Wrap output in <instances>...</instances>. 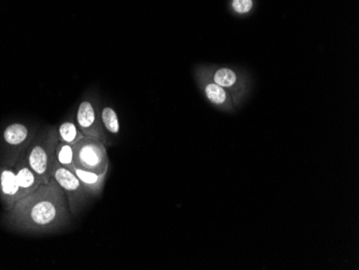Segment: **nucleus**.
<instances>
[{
  "mask_svg": "<svg viewBox=\"0 0 359 270\" xmlns=\"http://www.w3.org/2000/svg\"><path fill=\"white\" fill-rule=\"evenodd\" d=\"M84 135L79 130L76 121L66 120L57 127V140L74 146Z\"/></svg>",
  "mask_w": 359,
  "mask_h": 270,
  "instance_id": "nucleus-12",
  "label": "nucleus"
},
{
  "mask_svg": "<svg viewBox=\"0 0 359 270\" xmlns=\"http://www.w3.org/2000/svg\"><path fill=\"white\" fill-rule=\"evenodd\" d=\"M74 121L84 136L96 137L109 144L100 121V102L97 95H86L82 98L76 109Z\"/></svg>",
  "mask_w": 359,
  "mask_h": 270,
  "instance_id": "nucleus-7",
  "label": "nucleus"
},
{
  "mask_svg": "<svg viewBox=\"0 0 359 270\" xmlns=\"http://www.w3.org/2000/svg\"><path fill=\"white\" fill-rule=\"evenodd\" d=\"M55 161L66 168L74 167V146L62 141L56 142Z\"/></svg>",
  "mask_w": 359,
  "mask_h": 270,
  "instance_id": "nucleus-14",
  "label": "nucleus"
},
{
  "mask_svg": "<svg viewBox=\"0 0 359 270\" xmlns=\"http://www.w3.org/2000/svg\"><path fill=\"white\" fill-rule=\"evenodd\" d=\"M74 166L98 175L108 173L107 144L96 137L83 136L74 144Z\"/></svg>",
  "mask_w": 359,
  "mask_h": 270,
  "instance_id": "nucleus-4",
  "label": "nucleus"
},
{
  "mask_svg": "<svg viewBox=\"0 0 359 270\" xmlns=\"http://www.w3.org/2000/svg\"><path fill=\"white\" fill-rule=\"evenodd\" d=\"M72 170L76 173L81 184L90 196H98L102 192L108 173L98 175V173L83 170V169L76 168L74 166L72 167Z\"/></svg>",
  "mask_w": 359,
  "mask_h": 270,
  "instance_id": "nucleus-11",
  "label": "nucleus"
},
{
  "mask_svg": "<svg viewBox=\"0 0 359 270\" xmlns=\"http://www.w3.org/2000/svg\"><path fill=\"white\" fill-rule=\"evenodd\" d=\"M194 76L199 90L212 106L224 112H233L236 110L237 106L233 102L231 93L213 81L208 69V65L196 66Z\"/></svg>",
  "mask_w": 359,
  "mask_h": 270,
  "instance_id": "nucleus-8",
  "label": "nucleus"
},
{
  "mask_svg": "<svg viewBox=\"0 0 359 270\" xmlns=\"http://www.w3.org/2000/svg\"><path fill=\"white\" fill-rule=\"evenodd\" d=\"M211 78L233 96L236 106H241L251 90V83L247 72L233 67L208 65Z\"/></svg>",
  "mask_w": 359,
  "mask_h": 270,
  "instance_id": "nucleus-5",
  "label": "nucleus"
},
{
  "mask_svg": "<svg viewBox=\"0 0 359 270\" xmlns=\"http://www.w3.org/2000/svg\"><path fill=\"white\" fill-rule=\"evenodd\" d=\"M67 198L54 179L16 201L5 211L1 224L16 233L46 234L60 231L69 223Z\"/></svg>",
  "mask_w": 359,
  "mask_h": 270,
  "instance_id": "nucleus-1",
  "label": "nucleus"
},
{
  "mask_svg": "<svg viewBox=\"0 0 359 270\" xmlns=\"http://www.w3.org/2000/svg\"><path fill=\"white\" fill-rule=\"evenodd\" d=\"M13 166L15 169L18 182H19L20 199L29 193L34 192L42 184L37 175L28 166L27 162H26L25 152L18 158Z\"/></svg>",
  "mask_w": 359,
  "mask_h": 270,
  "instance_id": "nucleus-10",
  "label": "nucleus"
},
{
  "mask_svg": "<svg viewBox=\"0 0 359 270\" xmlns=\"http://www.w3.org/2000/svg\"><path fill=\"white\" fill-rule=\"evenodd\" d=\"M38 130L24 122L9 123L0 134V154L4 164L14 165L25 152Z\"/></svg>",
  "mask_w": 359,
  "mask_h": 270,
  "instance_id": "nucleus-3",
  "label": "nucleus"
},
{
  "mask_svg": "<svg viewBox=\"0 0 359 270\" xmlns=\"http://www.w3.org/2000/svg\"><path fill=\"white\" fill-rule=\"evenodd\" d=\"M231 7L235 13L245 15L253 10L254 0H231Z\"/></svg>",
  "mask_w": 359,
  "mask_h": 270,
  "instance_id": "nucleus-15",
  "label": "nucleus"
},
{
  "mask_svg": "<svg viewBox=\"0 0 359 270\" xmlns=\"http://www.w3.org/2000/svg\"><path fill=\"white\" fill-rule=\"evenodd\" d=\"M52 179L57 182L67 198L70 215L76 217L81 209L83 208L90 195L86 193L80 180L72 169L66 168L54 160L52 169Z\"/></svg>",
  "mask_w": 359,
  "mask_h": 270,
  "instance_id": "nucleus-6",
  "label": "nucleus"
},
{
  "mask_svg": "<svg viewBox=\"0 0 359 270\" xmlns=\"http://www.w3.org/2000/svg\"><path fill=\"white\" fill-rule=\"evenodd\" d=\"M57 142V127L40 130L32 139L25 151V158L28 166L37 175L42 184H46L52 178L55 146Z\"/></svg>",
  "mask_w": 359,
  "mask_h": 270,
  "instance_id": "nucleus-2",
  "label": "nucleus"
},
{
  "mask_svg": "<svg viewBox=\"0 0 359 270\" xmlns=\"http://www.w3.org/2000/svg\"><path fill=\"white\" fill-rule=\"evenodd\" d=\"M100 121L104 132L112 135H118L120 133V121L116 110L110 106L100 107Z\"/></svg>",
  "mask_w": 359,
  "mask_h": 270,
  "instance_id": "nucleus-13",
  "label": "nucleus"
},
{
  "mask_svg": "<svg viewBox=\"0 0 359 270\" xmlns=\"http://www.w3.org/2000/svg\"><path fill=\"white\" fill-rule=\"evenodd\" d=\"M20 199V187L13 165L0 163V201L4 211L13 208Z\"/></svg>",
  "mask_w": 359,
  "mask_h": 270,
  "instance_id": "nucleus-9",
  "label": "nucleus"
}]
</instances>
